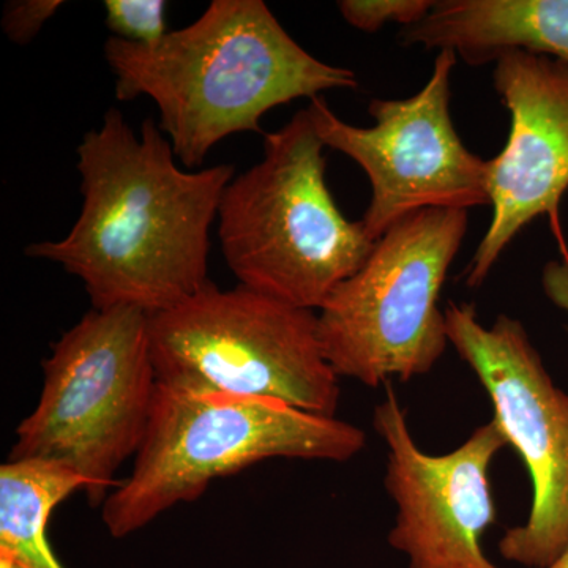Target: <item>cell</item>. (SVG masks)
I'll use <instances>...</instances> for the list:
<instances>
[{"instance_id": "obj_1", "label": "cell", "mask_w": 568, "mask_h": 568, "mask_svg": "<svg viewBox=\"0 0 568 568\" xmlns=\"http://www.w3.org/2000/svg\"><path fill=\"white\" fill-rule=\"evenodd\" d=\"M80 216L61 241L26 246L84 283L92 308L166 312L205 286L211 231L235 171L186 170L159 123L140 132L111 108L78 145Z\"/></svg>"}, {"instance_id": "obj_2", "label": "cell", "mask_w": 568, "mask_h": 568, "mask_svg": "<svg viewBox=\"0 0 568 568\" xmlns=\"http://www.w3.org/2000/svg\"><path fill=\"white\" fill-rule=\"evenodd\" d=\"M121 102L149 97L179 162L196 170L237 133H263L268 111L358 85L353 70L320 61L263 0H213L186 28L153 44L104 43Z\"/></svg>"}, {"instance_id": "obj_3", "label": "cell", "mask_w": 568, "mask_h": 568, "mask_svg": "<svg viewBox=\"0 0 568 568\" xmlns=\"http://www.w3.org/2000/svg\"><path fill=\"white\" fill-rule=\"evenodd\" d=\"M324 142L308 108L264 134V156L227 183L219 241L241 286L320 312L376 242L349 222L325 179Z\"/></svg>"}, {"instance_id": "obj_4", "label": "cell", "mask_w": 568, "mask_h": 568, "mask_svg": "<svg viewBox=\"0 0 568 568\" xmlns=\"http://www.w3.org/2000/svg\"><path fill=\"white\" fill-rule=\"evenodd\" d=\"M366 446L364 429L276 399L186 394L156 386L132 474L112 489L102 518L112 537L136 532L216 478L271 458L346 463Z\"/></svg>"}, {"instance_id": "obj_5", "label": "cell", "mask_w": 568, "mask_h": 568, "mask_svg": "<svg viewBox=\"0 0 568 568\" xmlns=\"http://www.w3.org/2000/svg\"><path fill=\"white\" fill-rule=\"evenodd\" d=\"M156 386L148 313L92 308L43 362L39 403L18 426L9 459L65 467L84 478L91 506H103L140 450Z\"/></svg>"}, {"instance_id": "obj_6", "label": "cell", "mask_w": 568, "mask_h": 568, "mask_svg": "<svg viewBox=\"0 0 568 568\" xmlns=\"http://www.w3.org/2000/svg\"><path fill=\"white\" fill-rule=\"evenodd\" d=\"M156 379L186 394L276 399L336 417L338 375L321 347L317 312L297 308L239 284L209 282L149 316Z\"/></svg>"}, {"instance_id": "obj_7", "label": "cell", "mask_w": 568, "mask_h": 568, "mask_svg": "<svg viewBox=\"0 0 568 568\" xmlns=\"http://www.w3.org/2000/svg\"><path fill=\"white\" fill-rule=\"evenodd\" d=\"M466 231L467 211L425 209L377 239L317 312L321 347L338 377L377 388L432 372L448 343L440 291Z\"/></svg>"}, {"instance_id": "obj_8", "label": "cell", "mask_w": 568, "mask_h": 568, "mask_svg": "<svg viewBox=\"0 0 568 568\" xmlns=\"http://www.w3.org/2000/svg\"><path fill=\"white\" fill-rule=\"evenodd\" d=\"M458 55L437 52L424 89L405 100H373L375 126L343 121L323 97L310 103L325 148L354 160L372 185L364 223L369 239L383 237L399 220L425 209L489 204V160L467 151L450 114L452 73Z\"/></svg>"}, {"instance_id": "obj_9", "label": "cell", "mask_w": 568, "mask_h": 568, "mask_svg": "<svg viewBox=\"0 0 568 568\" xmlns=\"http://www.w3.org/2000/svg\"><path fill=\"white\" fill-rule=\"evenodd\" d=\"M446 323L448 343L487 390L493 418L532 480L528 519L508 529L497 548L510 562L548 568L568 548V394L519 321L499 315L485 327L476 306L452 304Z\"/></svg>"}, {"instance_id": "obj_10", "label": "cell", "mask_w": 568, "mask_h": 568, "mask_svg": "<svg viewBox=\"0 0 568 568\" xmlns=\"http://www.w3.org/2000/svg\"><path fill=\"white\" fill-rule=\"evenodd\" d=\"M373 426L387 446L384 485L396 507L388 544L409 568H500L488 559L481 537L496 521L491 470L508 446L495 418L444 455L417 446L406 413L387 384Z\"/></svg>"}, {"instance_id": "obj_11", "label": "cell", "mask_w": 568, "mask_h": 568, "mask_svg": "<svg viewBox=\"0 0 568 568\" xmlns=\"http://www.w3.org/2000/svg\"><path fill=\"white\" fill-rule=\"evenodd\" d=\"M495 88L510 112V132L489 160L493 219L467 267V287L481 286L523 227L555 215L568 189V65L506 52L496 61Z\"/></svg>"}, {"instance_id": "obj_12", "label": "cell", "mask_w": 568, "mask_h": 568, "mask_svg": "<svg viewBox=\"0 0 568 568\" xmlns=\"http://www.w3.org/2000/svg\"><path fill=\"white\" fill-rule=\"evenodd\" d=\"M402 32L405 44L454 51L469 65L496 62L510 51L568 65V0H439Z\"/></svg>"}, {"instance_id": "obj_13", "label": "cell", "mask_w": 568, "mask_h": 568, "mask_svg": "<svg viewBox=\"0 0 568 568\" xmlns=\"http://www.w3.org/2000/svg\"><path fill=\"white\" fill-rule=\"evenodd\" d=\"M88 484L65 467L9 462L0 467V551L26 568H63L48 538L54 508Z\"/></svg>"}, {"instance_id": "obj_14", "label": "cell", "mask_w": 568, "mask_h": 568, "mask_svg": "<svg viewBox=\"0 0 568 568\" xmlns=\"http://www.w3.org/2000/svg\"><path fill=\"white\" fill-rule=\"evenodd\" d=\"M104 24L112 39L153 44L166 37V2L163 0H106Z\"/></svg>"}, {"instance_id": "obj_15", "label": "cell", "mask_w": 568, "mask_h": 568, "mask_svg": "<svg viewBox=\"0 0 568 568\" xmlns=\"http://www.w3.org/2000/svg\"><path fill=\"white\" fill-rule=\"evenodd\" d=\"M336 6L347 24L373 33L390 22L403 29L417 24L432 11L435 0H342Z\"/></svg>"}, {"instance_id": "obj_16", "label": "cell", "mask_w": 568, "mask_h": 568, "mask_svg": "<svg viewBox=\"0 0 568 568\" xmlns=\"http://www.w3.org/2000/svg\"><path fill=\"white\" fill-rule=\"evenodd\" d=\"M62 6L61 0H11L3 7L0 26L7 39L26 47Z\"/></svg>"}, {"instance_id": "obj_17", "label": "cell", "mask_w": 568, "mask_h": 568, "mask_svg": "<svg viewBox=\"0 0 568 568\" xmlns=\"http://www.w3.org/2000/svg\"><path fill=\"white\" fill-rule=\"evenodd\" d=\"M541 284L549 301L568 313V261H551L545 265Z\"/></svg>"}, {"instance_id": "obj_18", "label": "cell", "mask_w": 568, "mask_h": 568, "mask_svg": "<svg viewBox=\"0 0 568 568\" xmlns=\"http://www.w3.org/2000/svg\"><path fill=\"white\" fill-rule=\"evenodd\" d=\"M0 568H26L18 562L9 552L0 551Z\"/></svg>"}, {"instance_id": "obj_19", "label": "cell", "mask_w": 568, "mask_h": 568, "mask_svg": "<svg viewBox=\"0 0 568 568\" xmlns=\"http://www.w3.org/2000/svg\"><path fill=\"white\" fill-rule=\"evenodd\" d=\"M548 568H568V548L566 549V551H564V555L560 556V558Z\"/></svg>"}]
</instances>
